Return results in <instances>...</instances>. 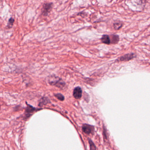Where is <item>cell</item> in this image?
I'll use <instances>...</instances> for the list:
<instances>
[{
	"mask_svg": "<svg viewBox=\"0 0 150 150\" xmlns=\"http://www.w3.org/2000/svg\"><path fill=\"white\" fill-rule=\"evenodd\" d=\"M14 22H15V19L12 18H11L9 19V22L8 23V28H11L12 27V25H13V23H14Z\"/></svg>",
	"mask_w": 150,
	"mask_h": 150,
	"instance_id": "cell-10",
	"label": "cell"
},
{
	"mask_svg": "<svg viewBox=\"0 0 150 150\" xmlns=\"http://www.w3.org/2000/svg\"><path fill=\"white\" fill-rule=\"evenodd\" d=\"M48 82L51 85L54 86L60 89L65 87V83L61 79L55 76H51L48 79Z\"/></svg>",
	"mask_w": 150,
	"mask_h": 150,
	"instance_id": "cell-1",
	"label": "cell"
},
{
	"mask_svg": "<svg viewBox=\"0 0 150 150\" xmlns=\"http://www.w3.org/2000/svg\"><path fill=\"white\" fill-rule=\"evenodd\" d=\"M101 41L103 43L107 45H109L111 43L110 37L107 35H104L102 36Z\"/></svg>",
	"mask_w": 150,
	"mask_h": 150,
	"instance_id": "cell-5",
	"label": "cell"
},
{
	"mask_svg": "<svg viewBox=\"0 0 150 150\" xmlns=\"http://www.w3.org/2000/svg\"><path fill=\"white\" fill-rule=\"evenodd\" d=\"M0 109H1V105H0Z\"/></svg>",
	"mask_w": 150,
	"mask_h": 150,
	"instance_id": "cell-14",
	"label": "cell"
},
{
	"mask_svg": "<svg viewBox=\"0 0 150 150\" xmlns=\"http://www.w3.org/2000/svg\"><path fill=\"white\" fill-rule=\"evenodd\" d=\"M114 29L116 30H119L122 26V23L121 22H117L114 23L113 25Z\"/></svg>",
	"mask_w": 150,
	"mask_h": 150,
	"instance_id": "cell-8",
	"label": "cell"
},
{
	"mask_svg": "<svg viewBox=\"0 0 150 150\" xmlns=\"http://www.w3.org/2000/svg\"><path fill=\"white\" fill-rule=\"evenodd\" d=\"M73 96L76 99H80L82 98V90L81 87L78 86L75 88L73 91Z\"/></svg>",
	"mask_w": 150,
	"mask_h": 150,
	"instance_id": "cell-3",
	"label": "cell"
},
{
	"mask_svg": "<svg viewBox=\"0 0 150 150\" xmlns=\"http://www.w3.org/2000/svg\"><path fill=\"white\" fill-rule=\"evenodd\" d=\"M49 102V99L47 98L44 97V98H43L41 99L40 102L39 104V105L42 106V105H46V104H47Z\"/></svg>",
	"mask_w": 150,
	"mask_h": 150,
	"instance_id": "cell-7",
	"label": "cell"
},
{
	"mask_svg": "<svg viewBox=\"0 0 150 150\" xmlns=\"http://www.w3.org/2000/svg\"><path fill=\"white\" fill-rule=\"evenodd\" d=\"M53 4L52 3H45L43 5L42 11H41V14L44 16H47L48 15L52 8H53Z\"/></svg>",
	"mask_w": 150,
	"mask_h": 150,
	"instance_id": "cell-2",
	"label": "cell"
},
{
	"mask_svg": "<svg viewBox=\"0 0 150 150\" xmlns=\"http://www.w3.org/2000/svg\"><path fill=\"white\" fill-rule=\"evenodd\" d=\"M83 131L86 134H90L91 133L94 129V127L88 124H84L83 125L82 127Z\"/></svg>",
	"mask_w": 150,
	"mask_h": 150,
	"instance_id": "cell-4",
	"label": "cell"
},
{
	"mask_svg": "<svg viewBox=\"0 0 150 150\" xmlns=\"http://www.w3.org/2000/svg\"><path fill=\"white\" fill-rule=\"evenodd\" d=\"M89 143H90V150H96V146H95V144H94L93 142H92L91 140H90V141H89Z\"/></svg>",
	"mask_w": 150,
	"mask_h": 150,
	"instance_id": "cell-12",
	"label": "cell"
},
{
	"mask_svg": "<svg viewBox=\"0 0 150 150\" xmlns=\"http://www.w3.org/2000/svg\"><path fill=\"white\" fill-rule=\"evenodd\" d=\"M112 38V40L113 43H116L119 41V37L117 35H113Z\"/></svg>",
	"mask_w": 150,
	"mask_h": 150,
	"instance_id": "cell-13",
	"label": "cell"
},
{
	"mask_svg": "<svg viewBox=\"0 0 150 150\" xmlns=\"http://www.w3.org/2000/svg\"><path fill=\"white\" fill-rule=\"evenodd\" d=\"M55 97L59 100H61V101L64 100V98H65L64 96L61 93H57V94H55Z\"/></svg>",
	"mask_w": 150,
	"mask_h": 150,
	"instance_id": "cell-11",
	"label": "cell"
},
{
	"mask_svg": "<svg viewBox=\"0 0 150 150\" xmlns=\"http://www.w3.org/2000/svg\"><path fill=\"white\" fill-rule=\"evenodd\" d=\"M134 58V54H127L121 58V61H128Z\"/></svg>",
	"mask_w": 150,
	"mask_h": 150,
	"instance_id": "cell-6",
	"label": "cell"
},
{
	"mask_svg": "<svg viewBox=\"0 0 150 150\" xmlns=\"http://www.w3.org/2000/svg\"><path fill=\"white\" fill-rule=\"evenodd\" d=\"M28 105V106H27V108L26 109V112L27 113L33 112L35 111V108H34L33 107L29 105Z\"/></svg>",
	"mask_w": 150,
	"mask_h": 150,
	"instance_id": "cell-9",
	"label": "cell"
}]
</instances>
